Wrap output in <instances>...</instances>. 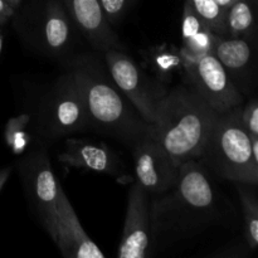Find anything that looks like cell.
Segmentation results:
<instances>
[{
  "mask_svg": "<svg viewBox=\"0 0 258 258\" xmlns=\"http://www.w3.org/2000/svg\"><path fill=\"white\" fill-rule=\"evenodd\" d=\"M67 72L80 88L91 127L133 146L153 138L154 125L146 122L116 86L106 64L91 54L77 55L67 63Z\"/></svg>",
  "mask_w": 258,
  "mask_h": 258,
  "instance_id": "cell-1",
  "label": "cell"
},
{
  "mask_svg": "<svg viewBox=\"0 0 258 258\" xmlns=\"http://www.w3.org/2000/svg\"><path fill=\"white\" fill-rule=\"evenodd\" d=\"M217 117L218 112L190 86H179L161 102L153 139L180 166L201 156Z\"/></svg>",
  "mask_w": 258,
  "mask_h": 258,
  "instance_id": "cell-2",
  "label": "cell"
},
{
  "mask_svg": "<svg viewBox=\"0 0 258 258\" xmlns=\"http://www.w3.org/2000/svg\"><path fill=\"white\" fill-rule=\"evenodd\" d=\"M166 193L168 196L151 202L154 237L158 233L196 228L213 217L216 196L197 159L181 164L175 186Z\"/></svg>",
  "mask_w": 258,
  "mask_h": 258,
  "instance_id": "cell-3",
  "label": "cell"
},
{
  "mask_svg": "<svg viewBox=\"0 0 258 258\" xmlns=\"http://www.w3.org/2000/svg\"><path fill=\"white\" fill-rule=\"evenodd\" d=\"M198 159L221 178L257 185L258 160L252 153L251 135L241 121V106L218 113Z\"/></svg>",
  "mask_w": 258,
  "mask_h": 258,
  "instance_id": "cell-4",
  "label": "cell"
},
{
  "mask_svg": "<svg viewBox=\"0 0 258 258\" xmlns=\"http://www.w3.org/2000/svg\"><path fill=\"white\" fill-rule=\"evenodd\" d=\"M103 60L113 82L139 115L148 123L155 125L161 102L169 92L165 83L149 76L130 55L117 48L105 50Z\"/></svg>",
  "mask_w": 258,
  "mask_h": 258,
  "instance_id": "cell-5",
  "label": "cell"
},
{
  "mask_svg": "<svg viewBox=\"0 0 258 258\" xmlns=\"http://www.w3.org/2000/svg\"><path fill=\"white\" fill-rule=\"evenodd\" d=\"M90 127V116L82 93L71 73L66 72L49 93L43 108V133L48 138L58 139Z\"/></svg>",
  "mask_w": 258,
  "mask_h": 258,
  "instance_id": "cell-6",
  "label": "cell"
},
{
  "mask_svg": "<svg viewBox=\"0 0 258 258\" xmlns=\"http://www.w3.org/2000/svg\"><path fill=\"white\" fill-rule=\"evenodd\" d=\"M188 85L218 113L241 106L242 93L213 53L183 59Z\"/></svg>",
  "mask_w": 258,
  "mask_h": 258,
  "instance_id": "cell-7",
  "label": "cell"
},
{
  "mask_svg": "<svg viewBox=\"0 0 258 258\" xmlns=\"http://www.w3.org/2000/svg\"><path fill=\"white\" fill-rule=\"evenodd\" d=\"M45 231L66 258H103L100 247L87 236L71 206L67 196L59 189L57 203Z\"/></svg>",
  "mask_w": 258,
  "mask_h": 258,
  "instance_id": "cell-8",
  "label": "cell"
},
{
  "mask_svg": "<svg viewBox=\"0 0 258 258\" xmlns=\"http://www.w3.org/2000/svg\"><path fill=\"white\" fill-rule=\"evenodd\" d=\"M131 149L136 183L148 193L165 194L175 186L180 166L151 136L136 141Z\"/></svg>",
  "mask_w": 258,
  "mask_h": 258,
  "instance_id": "cell-9",
  "label": "cell"
},
{
  "mask_svg": "<svg viewBox=\"0 0 258 258\" xmlns=\"http://www.w3.org/2000/svg\"><path fill=\"white\" fill-rule=\"evenodd\" d=\"M20 175L25 191L37 209L43 227L50 222L59 193V181L53 173L48 154L44 149L32 151L19 164Z\"/></svg>",
  "mask_w": 258,
  "mask_h": 258,
  "instance_id": "cell-10",
  "label": "cell"
},
{
  "mask_svg": "<svg viewBox=\"0 0 258 258\" xmlns=\"http://www.w3.org/2000/svg\"><path fill=\"white\" fill-rule=\"evenodd\" d=\"M153 239L149 193L140 184L134 183L128 189L127 211L117 256L120 258L146 257Z\"/></svg>",
  "mask_w": 258,
  "mask_h": 258,
  "instance_id": "cell-11",
  "label": "cell"
},
{
  "mask_svg": "<svg viewBox=\"0 0 258 258\" xmlns=\"http://www.w3.org/2000/svg\"><path fill=\"white\" fill-rule=\"evenodd\" d=\"M73 24L83 33L88 42L97 50L117 48L121 49L118 38L106 19L98 0H60Z\"/></svg>",
  "mask_w": 258,
  "mask_h": 258,
  "instance_id": "cell-12",
  "label": "cell"
},
{
  "mask_svg": "<svg viewBox=\"0 0 258 258\" xmlns=\"http://www.w3.org/2000/svg\"><path fill=\"white\" fill-rule=\"evenodd\" d=\"M59 161L73 168L110 174L118 180L125 178L121 160L115 151L103 143H95L85 139H67L64 149L59 154Z\"/></svg>",
  "mask_w": 258,
  "mask_h": 258,
  "instance_id": "cell-13",
  "label": "cell"
},
{
  "mask_svg": "<svg viewBox=\"0 0 258 258\" xmlns=\"http://www.w3.org/2000/svg\"><path fill=\"white\" fill-rule=\"evenodd\" d=\"M218 34L207 25V23L194 12L188 3H184L181 19V40L179 48L181 59H193L213 50Z\"/></svg>",
  "mask_w": 258,
  "mask_h": 258,
  "instance_id": "cell-14",
  "label": "cell"
},
{
  "mask_svg": "<svg viewBox=\"0 0 258 258\" xmlns=\"http://www.w3.org/2000/svg\"><path fill=\"white\" fill-rule=\"evenodd\" d=\"M217 59L227 71L231 80L241 78L248 72L252 60V45L244 37L218 35L212 50Z\"/></svg>",
  "mask_w": 258,
  "mask_h": 258,
  "instance_id": "cell-15",
  "label": "cell"
},
{
  "mask_svg": "<svg viewBox=\"0 0 258 258\" xmlns=\"http://www.w3.org/2000/svg\"><path fill=\"white\" fill-rule=\"evenodd\" d=\"M71 18L60 0H48L44 8L42 34L44 44L50 52L60 53L71 40Z\"/></svg>",
  "mask_w": 258,
  "mask_h": 258,
  "instance_id": "cell-16",
  "label": "cell"
},
{
  "mask_svg": "<svg viewBox=\"0 0 258 258\" xmlns=\"http://www.w3.org/2000/svg\"><path fill=\"white\" fill-rule=\"evenodd\" d=\"M145 60L155 78L163 83L170 82L174 73L183 71L180 50L174 45L165 44L153 48L145 55Z\"/></svg>",
  "mask_w": 258,
  "mask_h": 258,
  "instance_id": "cell-17",
  "label": "cell"
},
{
  "mask_svg": "<svg viewBox=\"0 0 258 258\" xmlns=\"http://www.w3.org/2000/svg\"><path fill=\"white\" fill-rule=\"evenodd\" d=\"M254 0H237L226 12V35L248 37L254 32Z\"/></svg>",
  "mask_w": 258,
  "mask_h": 258,
  "instance_id": "cell-18",
  "label": "cell"
},
{
  "mask_svg": "<svg viewBox=\"0 0 258 258\" xmlns=\"http://www.w3.org/2000/svg\"><path fill=\"white\" fill-rule=\"evenodd\" d=\"M251 184L237 183L239 199L244 218V232L246 241L251 249H256L258 246V203L256 193L249 189Z\"/></svg>",
  "mask_w": 258,
  "mask_h": 258,
  "instance_id": "cell-19",
  "label": "cell"
},
{
  "mask_svg": "<svg viewBox=\"0 0 258 258\" xmlns=\"http://www.w3.org/2000/svg\"><path fill=\"white\" fill-rule=\"evenodd\" d=\"M30 116L27 113L12 117L5 125V143L14 155H22L29 146L32 136L28 133Z\"/></svg>",
  "mask_w": 258,
  "mask_h": 258,
  "instance_id": "cell-20",
  "label": "cell"
},
{
  "mask_svg": "<svg viewBox=\"0 0 258 258\" xmlns=\"http://www.w3.org/2000/svg\"><path fill=\"white\" fill-rule=\"evenodd\" d=\"M185 2L216 34L226 35V25H224L226 12H223L214 0H185Z\"/></svg>",
  "mask_w": 258,
  "mask_h": 258,
  "instance_id": "cell-21",
  "label": "cell"
},
{
  "mask_svg": "<svg viewBox=\"0 0 258 258\" xmlns=\"http://www.w3.org/2000/svg\"><path fill=\"white\" fill-rule=\"evenodd\" d=\"M136 0H98L106 19L110 24L117 23Z\"/></svg>",
  "mask_w": 258,
  "mask_h": 258,
  "instance_id": "cell-22",
  "label": "cell"
},
{
  "mask_svg": "<svg viewBox=\"0 0 258 258\" xmlns=\"http://www.w3.org/2000/svg\"><path fill=\"white\" fill-rule=\"evenodd\" d=\"M241 121L249 135L258 136V102L256 98H252L243 110L241 108Z\"/></svg>",
  "mask_w": 258,
  "mask_h": 258,
  "instance_id": "cell-23",
  "label": "cell"
},
{
  "mask_svg": "<svg viewBox=\"0 0 258 258\" xmlns=\"http://www.w3.org/2000/svg\"><path fill=\"white\" fill-rule=\"evenodd\" d=\"M15 10L7 4L4 0H0V25L5 24L14 15Z\"/></svg>",
  "mask_w": 258,
  "mask_h": 258,
  "instance_id": "cell-24",
  "label": "cell"
},
{
  "mask_svg": "<svg viewBox=\"0 0 258 258\" xmlns=\"http://www.w3.org/2000/svg\"><path fill=\"white\" fill-rule=\"evenodd\" d=\"M10 173H12V166H7V168L0 169V191H2V189L4 188L8 179H9Z\"/></svg>",
  "mask_w": 258,
  "mask_h": 258,
  "instance_id": "cell-25",
  "label": "cell"
},
{
  "mask_svg": "<svg viewBox=\"0 0 258 258\" xmlns=\"http://www.w3.org/2000/svg\"><path fill=\"white\" fill-rule=\"evenodd\" d=\"M214 2L219 5V8H221L223 12H227V10H228L229 8L237 2V0H214Z\"/></svg>",
  "mask_w": 258,
  "mask_h": 258,
  "instance_id": "cell-26",
  "label": "cell"
},
{
  "mask_svg": "<svg viewBox=\"0 0 258 258\" xmlns=\"http://www.w3.org/2000/svg\"><path fill=\"white\" fill-rule=\"evenodd\" d=\"M5 3H7L8 5H9V7H12L13 9H18V8H19V5H20V3H22V0H4Z\"/></svg>",
  "mask_w": 258,
  "mask_h": 258,
  "instance_id": "cell-27",
  "label": "cell"
},
{
  "mask_svg": "<svg viewBox=\"0 0 258 258\" xmlns=\"http://www.w3.org/2000/svg\"><path fill=\"white\" fill-rule=\"evenodd\" d=\"M3 45H4V34H3V32L0 30V54H2Z\"/></svg>",
  "mask_w": 258,
  "mask_h": 258,
  "instance_id": "cell-28",
  "label": "cell"
}]
</instances>
